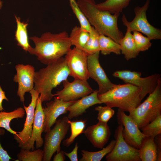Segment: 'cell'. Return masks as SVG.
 Wrapping results in <instances>:
<instances>
[{"instance_id": "6da1fadb", "label": "cell", "mask_w": 161, "mask_h": 161, "mask_svg": "<svg viewBox=\"0 0 161 161\" xmlns=\"http://www.w3.org/2000/svg\"><path fill=\"white\" fill-rule=\"evenodd\" d=\"M29 39L35 45L30 54L36 56L41 63L46 65L65 55L72 46L69 35L64 31L58 33L47 32L40 37L34 36Z\"/></svg>"}, {"instance_id": "7a4b0ae2", "label": "cell", "mask_w": 161, "mask_h": 161, "mask_svg": "<svg viewBox=\"0 0 161 161\" xmlns=\"http://www.w3.org/2000/svg\"><path fill=\"white\" fill-rule=\"evenodd\" d=\"M77 2L92 26L100 34L109 37L119 44L124 36L118 26L120 13L112 14L99 9L95 0H78Z\"/></svg>"}, {"instance_id": "3957f363", "label": "cell", "mask_w": 161, "mask_h": 161, "mask_svg": "<svg viewBox=\"0 0 161 161\" xmlns=\"http://www.w3.org/2000/svg\"><path fill=\"white\" fill-rule=\"evenodd\" d=\"M35 72L34 89L40 95L41 102L50 100L53 97L52 90L66 80L69 71L63 57Z\"/></svg>"}, {"instance_id": "277c9868", "label": "cell", "mask_w": 161, "mask_h": 161, "mask_svg": "<svg viewBox=\"0 0 161 161\" xmlns=\"http://www.w3.org/2000/svg\"><path fill=\"white\" fill-rule=\"evenodd\" d=\"M141 88L130 83L114 84L106 92L98 95V97L106 106L129 112L141 103Z\"/></svg>"}, {"instance_id": "5b68a950", "label": "cell", "mask_w": 161, "mask_h": 161, "mask_svg": "<svg viewBox=\"0 0 161 161\" xmlns=\"http://www.w3.org/2000/svg\"><path fill=\"white\" fill-rule=\"evenodd\" d=\"M129 116L140 129L161 114V78L154 91L142 103L130 111Z\"/></svg>"}, {"instance_id": "8992f818", "label": "cell", "mask_w": 161, "mask_h": 161, "mask_svg": "<svg viewBox=\"0 0 161 161\" xmlns=\"http://www.w3.org/2000/svg\"><path fill=\"white\" fill-rule=\"evenodd\" d=\"M67 117L57 120L54 127L46 133L43 150V161H50L53 154L61 150V144L70 127Z\"/></svg>"}, {"instance_id": "52a82bcc", "label": "cell", "mask_w": 161, "mask_h": 161, "mask_svg": "<svg viewBox=\"0 0 161 161\" xmlns=\"http://www.w3.org/2000/svg\"><path fill=\"white\" fill-rule=\"evenodd\" d=\"M150 0H146L142 7L136 6L134 9L135 15L133 19L129 21L123 14L122 20L124 25L132 32L137 31L146 35L150 39H161V30L155 27L148 21L146 13L148 9Z\"/></svg>"}, {"instance_id": "ba28073f", "label": "cell", "mask_w": 161, "mask_h": 161, "mask_svg": "<svg viewBox=\"0 0 161 161\" xmlns=\"http://www.w3.org/2000/svg\"><path fill=\"white\" fill-rule=\"evenodd\" d=\"M112 75L120 78L126 83L131 84L141 88L142 100L147 94L154 91L159 80L161 78V75L157 73L142 78L141 72L129 70L117 71L113 73Z\"/></svg>"}, {"instance_id": "9c48e42d", "label": "cell", "mask_w": 161, "mask_h": 161, "mask_svg": "<svg viewBox=\"0 0 161 161\" xmlns=\"http://www.w3.org/2000/svg\"><path fill=\"white\" fill-rule=\"evenodd\" d=\"M123 126L119 125L116 129L114 137L116 142L112 150L106 155L107 161H141L139 149L128 144L123 137Z\"/></svg>"}, {"instance_id": "30bf717a", "label": "cell", "mask_w": 161, "mask_h": 161, "mask_svg": "<svg viewBox=\"0 0 161 161\" xmlns=\"http://www.w3.org/2000/svg\"><path fill=\"white\" fill-rule=\"evenodd\" d=\"M88 55L74 47L65 55L69 76L74 79L87 81L89 78L87 66Z\"/></svg>"}, {"instance_id": "8fae6325", "label": "cell", "mask_w": 161, "mask_h": 161, "mask_svg": "<svg viewBox=\"0 0 161 161\" xmlns=\"http://www.w3.org/2000/svg\"><path fill=\"white\" fill-rule=\"evenodd\" d=\"M119 125L123 126L122 134L125 141L130 146L139 149L146 136L140 131L137 124L124 112L119 109L117 114Z\"/></svg>"}, {"instance_id": "7c38bea8", "label": "cell", "mask_w": 161, "mask_h": 161, "mask_svg": "<svg viewBox=\"0 0 161 161\" xmlns=\"http://www.w3.org/2000/svg\"><path fill=\"white\" fill-rule=\"evenodd\" d=\"M62 83L63 88L53 94V96H56L64 102L76 101L94 91L87 81L74 79L70 82L66 80Z\"/></svg>"}, {"instance_id": "4fadbf2b", "label": "cell", "mask_w": 161, "mask_h": 161, "mask_svg": "<svg viewBox=\"0 0 161 161\" xmlns=\"http://www.w3.org/2000/svg\"><path fill=\"white\" fill-rule=\"evenodd\" d=\"M29 92L31 97V102L27 106L23 105V108L26 114L23 128L21 131L19 132L16 135H14L13 136L14 139L18 143V147L21 148H23L26 146L31 137L36 102L40 95L34 89Z\"/></svg>"}, {"instance_id": "5bb4252c", "label": "cell", "mask_w": 161, "mask_h": 161, "mask_svg": "<svg viewBox=\"0 0 161 161\" xmlns=\"http://www.w3.org/2000/svg\"><path fill=\"white\" fill-rule=\"evenodd\" d=\"M15 67L16 73L13 77V80L18 84L17 96L20 101L24 102L25 93L34 89L35 71L34 67L29 64H19Z\"/></svg>"}, {"instance_id": "9a60e30c", "label": "cell", "mask_w": 161, "mask_h": 161, "mask_svg": "<svg viewBox=\"0 0 161 161\" xmlns=\"http://www.w3.org/2000/svg\"><path fill=\"white\" fill-rule=\"evenodd\" d=\"M100 52L88 55L87 56V66L89 77L93 79L98 86V95L106 92L114 86L99 61Z\"/></svg>"}, {"instance_id": "2e32d148", "label": "cell", "mask_w": 161, "mask_h": 161, "mask_svg": "<svg viewBox=\"0 0 161 161\" xmlns=\"http://www.w3.org/2000/svg\"><path fill=\"white\" fill-rule=\"evenodd\" d=\"M53 97L54 100L47 103L44 108L43 107L44 115V132L45 133L51 129L60 115L67 112L68 107L75 101L65 102L56 96Z\"/></svg>"}, {"instance_id": "e0dca14e", "label": "cell", "mask_w": 161, "mask_h": 161, "mask_svg": "<svg viewBox=\"0 0 161 161\" xmlns=\"http://www.w3.org/2000/svg\"><path fill=\"white\" fill-rule=\"evenodd\" d=\"M42 104L39 96L36 102L31 135L28 143L22 149L33 151L35 150V142L36 149L40 148L44 144L41 134L44 132V115Z\"/></svg>"}, {"instance_id": "ac0fdd59", "label": "cell", "mask_w": 161, "mask_h": 161, "mask_svg": "<svg viewBox=\"0 0 161 161\" xmlns=\"http://www.w3.org/2000/svg\"><path fill=\"white\" fill-rule=\"evenodd\" d=\"M83 133L94 147L102 149L109 140L111 132L107 123L99 121L88 126Z\"/></svg>"}, {"instance_id": "d6986e66", "label": "cell", "mask_w": 161, "mask_h": 161, "mask_svg": "<svg viewBox=\"0 0 161 161\" xmlns=\"http://www.w3.org/2000/svg\"><path fill=\"white\" fill-rule=\"evenodd\" d=\"M98 90H95L89 95L76 100L67 108L69 112L68 118L71 119L77 117L85 113L86 110L90 107L96 104L102 103L98 98Z\"/></svg>"}, {"instance_id": "ffe728a7", "label": "cell", "mask_w": 161, "mask_h": 161, "mask_svg": "<svg viewBox=\"0 0 161 161\" xmlns=\"http://www.w3.org/2000/svg\"><path fill=\"white\" fill-rule=\"evenodd\" d=\"M16 27L15 33V38L18 46L24 51L30 53L32 47L29 41L27 27L28 23L27 22L22 21L21 18L14 16Z\"/></svg>"}, {"instance_id": "44dd1931", "label": "cell", "mask_w": 161, "mask_h": 161, "mask_svg": "<svg viewBox=\"0 0 161 161\" xmlns=\"http://www.w3.org/2000/svg\"><path fill=\"white\" fill-rule=\"evenodd\" d=\"M131 32L129 29L127 28L125 35L119 43L121 52L124 55L125 58L127 61L136 58L139 53Z\"/></svg>"}, {"instance_id": "7402d4cb", "label": "cell", "mask_w": 161, "mask_h": 161, "mask_svg": "<svg viewBox=\"0 0 161 161\" xmlns=\"http://www.w3.org/2000/svg\"><path fill=\"white\" fill-rule=\"evenodd\" d=\"M139 151L141 161H157V150L154 138L145 137L142 141Z\"/></svg>"}, {"instance_id": "603a6c76", "label": "cell", "mask_w": 161, "mask_h": 161, "mask_svg": "<svg viewBox=\"0 0 161 161\" xmlns=\"http://www.w3.org/2000/svg\"><path fill=\"white\" fill-rule=\"evenodd\" d=\"M25 113L24 108L19 107L10 112H0V128H4L13 135H16L18 132L14 131L11 128L10 124L13 119L22 118Z\"/></svg>"}, {"instance_id": "cb8c5ba5", "label": "cell", "mask_w": 161, "mask_h": 161, "mask_svg": "<svg viewBox=\"0 0 161 161\" xmlns=\"http://www.w3.org/2000/svg\"><path fill=\"white\" fill-rule=\"evenodd\" d=\"M99 41L100 52L102 55H106L111 53L117 55L121 54L120 44L111 38L103 35L100 34Z\"/></svg>"}, {"instance_id": "d4e9b609", "label": "cell", "mask_w": 161, "mask_h": 161, "mask_svg": "<svg viewBox=\"0 0 161 161\" xmlns=\"http://www.w3.org/2000/svg\"><path fill=\"white\" fill-rule=\"evenodd\" d=\"M69 37L72 45L83 50L89 39V32L75 26L72 29Z\"/></svg>"}, {"instance_id": "484cf974", "label": "cell", "mask_w": 161, "mask_h": 161, "mask_svg": "<svg viewBox=\"0 0 161 161\" xmlns=\"http://www.w3.org/2000/svg\"><path fill=\"white\" fill-rule=\"evenodd\" d=\"M131 0H106L98 4L96 7L99 9L114 14L122 12L129 5Z\"/></svg>"}, {"instance_id": "4316f807", "label": "cell", "mask_w": 161, "mask_h": 161, "mask_svg": "<svg viewBox=\"0 0 161 161\" xmlns=\"http://www.w3.org/2000/svg\"><path fill=\"white\" fill-rule=\"evenodd\" d=\"M116 142L115 140H112L105 148L100 151L91 152L82 150L81 158L80 161H100L107 154L110 152L113 148Z\"/></svg>"}, {"instance_id": "83f0119b", "label": "cell", "mask_w": 161, "mask_h": 161, "mask_svg": "<svg viewBox=\"0 0 161 161\" xmlns=\"http://www.w3.org/2000/svg\"><path fill=\"white\" fill-rule=\"evenodd\" d=\"M68 122L71 128V135L69 138L63 142V145L66 147L71 145L78 136L83 133L86 125L85 120L72 121L69 119Z\"/></svg>"}, {"instance_id": "f1b7e54d", "label": "cell", "mask_w": 161, "mask_h": 161, "mask_svg": "<svg viewBox=\"0 0 161 161\" xmlns=\"http://www.w3.org/2000/svg\"><path fill=\"white\" fill-rule=\"evenodd\" d=\"M89 32V39L83 49L88 55L100 52L99 41L100 33L92 26Z\"/></svg>"}, {"instance_id": "f546056e", "label": "cell", "mask_w": 161, "mask_h": 161, "mask_svg": "<svg viewBox=\"0 0 161 161\" xmlns=\"http://www.w3.org/2000/svg\"><path fill=\"white\" fill-rule=\"evenodd\" d=\"M17 156L18 161H41L43 152V150L39 148L32 151L21 148Z\"/></svg>"}, {"instance_id": "4dcf8cb0", "label": "cell", "mask_w": 161, "mask_h": 161, "mask_svg": "<svg viewBox=\"0 0 161 161\" xmlns=\"http://www.w3.org/2000/svg\"><path fill=\"white\" fill-rule=\"evenodd\" d=\"M73 13L79 21L80 27L83 30L89 32L92 28L87 19L75 0H68Z\"/></svg>"}, {"instance_id": "1f68e13d", "label": "cell", "mask_w": 161, "mask_h": 161, "mask_svg": "<svg viewBox=\"0 0 161 161\" xmlns=\"http://www.w3.org/2000/svg\"><path fill=\"white\" fill-rule=\"evenodd\" d=\"M141 129L146 137L154 138L161 134V114Z\"/></svg>"}, {"instance_id": "d6a6232c", "label": "cell", "mask_w": 161, "mask_h": 161, "mask_svg": "<svg viewBox=\"0 0 161 161\" xmlns=\"http://www.w3.org/2000/svg\"><path fill=\"white\" fill-rule=\"evenodd\" d=\"M133 32V35L138 51L140 52L148 50L152 45L150 39L143 36L140 32Z\"/></svg>"}, {"instance_id": "836d02e7", "label": "cell", "mask_w": 161, "mask_h": 161, "mask_svg": "<svg viewBox=\"0 0 161 161\" xmlns=\"http://www.w3.org/2000/svg\"><path fill=\"white\" fill-rule=\"evenodd\" d=\"M95 109L98 112L97 119L98 121L106 123H108L115 113L112 108L107 106H98L96 107Z\"/></svg>"}, {"instance_id": "e575fe53", "label": "cell", "mask_w": 161, "mask_h": 161, "mask_svg": "<svg viewBox=\"0 0 161 161\" xmlns=\"http://www.w3.org/2000/svg\"><path fill=\"white\" fill-rule=\"evenodd\" d=\"M4 133V130L0 128V136ZM10 160L13 159L9 155L7 151L3 149L0 142V161H9Z\"/></svg>"}, {"instance_id": "d590c367", "label": "cell", "mask_w": 161, "mask_h": 161, "mask_svg": "<svg viewBox=\"0 0 161 161\" xmlns=\"http://www.w3.org/2000/svg\"><path fill=\"white\" fill-rule=\"evenodd\" d=\"M157 153V161H161V135H158L154 138Z\"/></svg>"}, {"instance_id": "8d00e7d4", "label": "cell", "mask_w": 161, "mask_h": 161, "mask_svg": "<svg viewBox=\"0 0 161 161\" xmlns=\"http://www.w3.org/2000/svg\"><path fill=\"white\" fill-rule=\"evenodd\" d=\"M78 143H76L72 151L69 153L65 152V154L71 161H78L77 153L78 148Z\"/></svg>"}, {"instance_id": "74e56055", "label": "cell", "mask_w": 161, "mask_h": 161, "mask_svg": "<svg viewBox=\"0 0 161 161\" xmlns=\"http://www.w3.org/2000/svg\"><path fill=\"white\" fill-rule=\"evenodd\" d=\"M65 152L63 150H60L57 152L53 158V161H64L66 159L65 156Z\"/></svg>"}, {"instance_id": "f35d334b", "label": "cell", "mask_w": 161, "mask_h": 161, "mask_svg": "<svg viewBox=\"0 0 161 161\" xmlns=\"http://www.w3.org/2000/svg\"><path fill=\"white\" fill-rule=\"evenodd\" d=\"M4 100L8 101L9 100L6 97L5 92L3 90L0 86V111H2L4 109L2 106V102Z\"/></svg>"}, {"instance_id": "ab89813d", "label": "cell", "mask_w": 161, "mask_h": 161, "mask_svg": "<svg viewBox=\"0 0 161 161\" xmlns=\"http://www.w3.org/2000/svg\"><path fill=\"white\" fill-rule=\"evenodd\" d=\"M3 6V2L1 0H0V10L1 9Z\"/></svg>"}]
</instances>
